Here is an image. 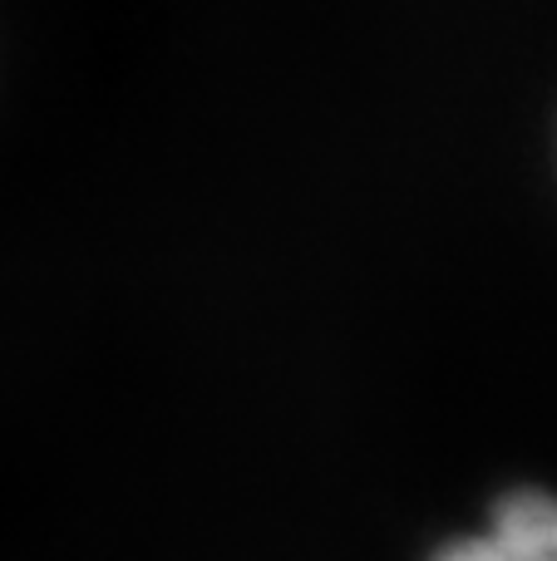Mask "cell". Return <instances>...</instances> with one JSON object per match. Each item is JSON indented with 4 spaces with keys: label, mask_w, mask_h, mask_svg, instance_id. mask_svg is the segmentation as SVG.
<instances>
[{
    "label": "cell",
    "mask_w": 557,
    "mask_h": 561,
    "mask_svg": "<svg viewBox=\"0 0 557 561\" xmlns=\"http://www.w3.org/2000/svg\"><path fill=\"white\" fill-rule=\"evenodd\" d=\"M434 561H557V497L509 493L479 533L450 542Z\"/></svg>",
    "instance_id": "1"
}]
</instances>
